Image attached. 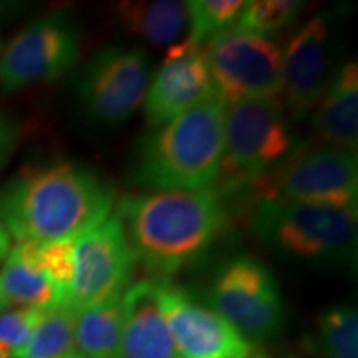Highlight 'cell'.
I'll return each instance as SVG.
<instances>
[{"instance_id":"obj_28","label":"cell","mask_w":358,"mask_h":358,"mask_svg":"<svg viewBox=\"0 0 358 358\" xmlns=\"http://www.w3.org/2000/svg\"><path fill=\"white\" fill-rule=\"evenodd\" d=\"M8 307V302L6 299V295H3V290H2V284H0V312H3L6 308Z\"/></svg>"},{"instance_id":"obj_19","label":"cell","mask_w":358,"mask_h":358,"mask_svg":"<svg viewBox=\"0 0 358 358\" xmlns=\"http://www.w3.org/2000/svg\"><path fill=\"white\" fill-rule=\"evenodd\" d=\"M122 297L77 310L75 352L85 358H123Z\"/></svg>"},{"instance_id":"obj_25","label":"cell","mask_w":358,"mask_h":358,"mask_svg":"<svg viewBox=\"0 0 358 358\" xmlns=\"http://www.w3.org/2000/svg\"><path fill=\"white\" fill-rule=\"evenodd\" d=\"M43 310L17 308L0 312V358H17L24 350Z\"/></svg>"},{"instance_id":"obj_11","label":"cell","mask_w":358,"mask_h":358,"mask_svg":"<svg viewBox=\"0 0 358 358\" xmlns=\"http://www.w3.org/2000/svg\"><path fill=\"white\" fill-rule=\"evenodd\" d=\"M78 34L70 19L47 15L25 27L0 55V92L52 82L78 58Z\"/></svg>"},{"instance_id":"obj_17","label":"cell","mask_w":358,"mask_h":358,"mask_svg":"<svg viewBox=\"0 0 358 358\" xmlns=\"http://www.w3.org/2000/svg\"><path fill=\"white\" fill-rule=\"evenodd\" d=\"M116 22L128 34L150 45L174 43L187 29L186 2H120L115 6Z\"/></svg>"},{"instance_id":"obj_6","label":"cell","mask_w":358,"mask_h":358,"mask_svg":"<svg viewBox=\"0 0 358 358\" xmlns=\"http://www.w3.org/2000/svg\"><path fill=\"white\" fill-rule=\"evenodd\" d=\"M261 181L262 199L329 206L348 211L358 209L355 151L329 145L301 146L290 151L287 158Z\"/></svg>"},{"instance_id":"obj_5","label":"cell","mask_w":358,"mask_h":358,"mask_svg":"<svg viewBox=\"0 0 358 358\" xmlns=\"http://www.w3.org/2000/svg\"><path fill=\"white\" fill-rule=\"evenodd\" d=\"M294 150L284 110L275 98L226 105L221 163L222 192L257 182Z\"/></svg>"},{"instance_id":"obj_20","label":"cell","mask_w":358,"mask_h":358,"mask_svg":"<svg viewBox=\"0 0 358 358\" xmlns=\"http://www.w3.org/2000/svg\"><path fill=\"white\" fill-rule=\"evenodd\" d=\"M75 320L77 310L66 303L43 310L29 343L17 358H62L75 352Z\"/></svg>"},{"instance_id":"obj_1","label":"cell","mask_w":358,"mask_h":358,"mask_svg":"<svg viewBox=\"0 0 358 358\" xmlns=\"http://www.w3.org/2000/svg\"><path fill=\"white\" fill-rule=\"evenodd\" d=\"M113 208V187L105 179L65 161L29 169L0 189V224L19 243L77 239Z\"/></svg>"},{"instance_id":"obj_24","label":"cell","mask_w":358,"mask_h":358,"mask_svg":"<svg viewBox=\"0 0 358 358\" xmlns=\"http://www.w3.org/2000/svg\"><path fill=\"white\" fill-rule=\"evenodd\" d=\"M27 257L43 272L48 279L64 290H69L75 274V239L52 241V243H19Z\"/></svg>"},{"instance_id":"obj_4","label":"cell","mask_w":358,"mask_h":358,"mask_svg":"<svg viewBox=\"0 0 358 358\" xmlns=\"http://www.w3.org/2000/svg\"><path fill=\"white\" fill-rule=\"evenodd\" d=\"M357 211L261 199L252 229L277 256L315 266H352L357 261Z\"/></svg>"},{"instance_id":"obj_15","label":"cell","mask_w":358,"mask_h":358,"mask_svg":"<svg viewBox=\"0 0 358 358\" xmlns=\"http://www.w3.org/2000/svg\"><path fill=\"white\" fill-rule=\"evenodd\" d=\"M123 358H181L156 295V280L131 284L123 297Z\"/></svg>"},{"instance_id":"obj_23","label":"cell","mask_w":358,"mask_h":358,"mask_svg":"<svg viewBox=\"0 0 358 358\" xmlns=\"http://www.w3.org/2000/svg\"><path fill=\"white\" fill-rule=\"evenodd\" d=\"M243 0H189L187 10V40L203 45L236 25L244 8Z\"/></svg>"},{"instance_id":"obj_9","label":"cell","mask_w":358,"mask_h":358,"mask_svg":"<svg viewBox=\"0 0 358 358\" xmlns=\"http://www.w3.org/2000/svg\"><path fill=\"white\" fill-rule=\"evenodd\" d=\"M216 96L226 105L275 98L282 92V53L267 38L227 30L204 47Z\"/></svg>"},{"instance_id":"obj_16","label":"cell","mask_w":358,"mask_h":358,"mask_svg":"<svg viewBox=\"0 0 358 358\" xmlns=\"http://www.w3.org/2000/svg\"><path fill=\"white\" fill-rule=\"evenodd\" d=\"M313 128L329 146L355 151L358 145V65L347 62L330 78L313 110Z\"/></svg>"},{"instance_id":"obj_3","label":"cell","mask_w":358,"mask_h":358,"mask_svg":"<svg viewBox=\"0 0 358 358\" xmlns=\"http://www.w3.org/2000/svg\"><path fill=\"white\" fill-rule=\"evenodd\" d=\"M226 103L208 98L143 138L133 181L155 191L203 189L221 173Z\"/></svg>"},{"instance_id":"obj_14","label":"cell","mask_w":358,"mask_h":358,"mask_svg":"<svg viewBox=\"0 0 358 358\" xmlns=\"http://www.w3.org/2000/svg\"><path fill=\"white\" fill-rule=\"evenodd\" d=\"M330 78V27L325 15H317L301 25L282 53V90L294 118L315 110Z\"/></svg>"},{"instance_id":"obj_13","label":"cell","mask_w":358,"mask_h":358,"mask_svg":"<svg viewBox=\"0 0 358 358\" xmlns=\"http://www.w3.org/2000/svg\"><path fill=\"white\" fill-rule=\"evenodd\" d=\"M213 96L216 92L204 47L185 38L169 47L148 87L143 111L155 129Z\"/></svg>"},{"instance_id":"obj_10","label":"cell","mask_w":358,"mask_h":358,"mask_svg":"<svg viewBox=\"0 0 358 358\" xmlns=\"http://www.w3.org/2000/svg\"><path fill=\"white\" fill-rule=\"evenodd\" d=\"M136 259L123 224L111 213L101 224L75 239V274L66 306L73 310L122 297L129 287Z\"/></svg>"},{"instance_id":"obj_26","label":"cell","mask_w":358,"mask_h":358,"mask_svg":"<svg viewBox=\"0 0 358 358\" xmlns=\"http://www.w3.org/2000/svg\"><path fill=\"white\" fill-rule=\"evenodd\" d=\"M13 141H15L13 128L0 116V166H2L3 161L7 159L8 153H10Z\"/></svg>"},{"instance_id":"obj_21","label":"cell","mask_w":358,"mask_h":358,"mask_svg":"<svg viewBox=\"0 0 358 358\" xmlns=\"http://www.w3.org/2000/svg\"><path fill=\"white\" fill-rule=\"evenodd\" d=\"M315 342L324 358H358V312L355 307L334 306L317 319Z\"/></svg>"},{"instance_id":"obj_29","label":"cell","mask_w":358,"mask_h":358,"mask_svg":"<svg viewBox=\"0 0 358 358\" xmlns=\"http://www.w3.org/2000/svg\"><path fill=\"white\" fill-rule=\"evenodd\" d=\"M248 358H267V357H266V355H264V353H261V352L254 350L252 353H250V355H249Z\"/></svg>"},{"instance_id":"obj_30","label":"cell","mask_w":358,"mask_h":358,"mask_svg":"<svg viewBox=\"0 0 358 358\" xmlns=\"http://www.w3.org/2000/svg\"><path fill=\"white\" fill-rule=\"evenodd\" d=\"M62 358H85V357L80 355L78 352H71V353H69V355H65V357H62Z\"/></svg>"},{"instance_id":"obj_27","label":"cell","mask_w":358,"mask_h":358,"mask_svg":"<svg viewBox=\"0 0 358 358\" xmlns=\"http://www.w3.org/2000/svg\"><path fill=\"white\" fill-rule=\"evenodd\" d=\"M10 250V236L6 231V227L0 224V259H3Z\"/></svg>"},{"instance_id":"obj_22","label":"cell","mask_w":358,"mask_h":358,"mask_svg":"<svg viewBox=\"0 0 358 358\" xmlns=\"http://www.w3.org/2000/svg\"><path fill=\"white\" fill-rule=\"evenodd\" d=\"M303 8L297 0H254L245 2L239 13L234 30L254 35L259 38H267L279 34L299 19Z\"/></svg>"},{"instance_id":"obj_8","label":"cell","mask_w":358,"mask_h":358,"mask_svg":"<svg viewBox=\"0 0 358 358\" xmlns=\"http://www.w3.org/2000/svg\"><path fill=\"white\" fill-rule=\"evenodd\" d=\"M150 82L151 66L145 52L106 45L85 65L78 80V98L96 123L116 127L136 113Z\"/></svg>"},{"instance_id":"obj_2","label":"cell","mask_w":358,"mask_h":358,"mask_svg":"<svg viewBox=\"0 0 358 358\" xmlns=\"http://www.w3.org/2000/svg\"><path fill=\"white\" fill-rule=\"evenodd\" d=\"M115 213L136 262L163 280L203 256L229 221L216 186L127 196Z\"/></svg>"},{"instance_id":"obj_18","label":"cell","mask_w":358,"mask_h":358,"mask_svg":"<svg viewBox=\"0 0 358 358\" xmlns=\"http://www.w3.org/2000/svg\"><path fill=\"white\" fill-rule=\"evenodd\" d=\"M0 284L8 306L50 310L66 303L64 290L27 257L19 244L6 256Z\"/></svg>"},{"instance_id":"obj_7","label":"cell","mask_w":358,"mask_h":358,"mask_svg":"<svg viewBox=\"0 0 358 358\" xmlns=\"http://www.w3.org/2000/svg\"><path fill=\"white\" fill-rule=\"evenodd\" d=\"M209 306L249 342L271 340L284 329L279 284L271 268L252 256L222 264L209 289Z\"/></svg>"},{"instance_id":"obj_12","label":"cell","mask_w":358,"mask_h":358,"mask_svg":"<svg viewBox=\"0 0 358 358\" xmlns=\"http://www.w3.org/2000/svg\"><path fill=\"white\" fill-rule=\"evenodd\" d=\"M156 280V295L181 358H248L256 348L229 322L171 282Z\"/></svg>"}]
</instances>
